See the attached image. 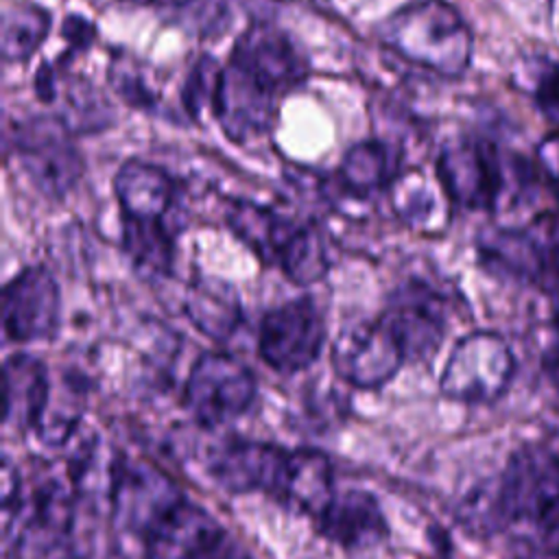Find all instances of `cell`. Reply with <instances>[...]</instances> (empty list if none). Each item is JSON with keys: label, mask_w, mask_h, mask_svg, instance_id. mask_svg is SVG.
Here are the masks:
<instances>
[{"label": "cell", "mask_w": 559, "mask_h": 559, "mask_svg": "<svg viewBox=\"0 0 559 559\" xmlns=\"http://www.w3.org/2000/svg\"><path fill=\"white\" fill-rule=\"evenodd\" d=\"M74 493L55 476L26 485L17 467L2 461L4 559H87L74 537Z\"/></svg>", "instance_id": "cell-1"}, {"label": "cell", "mask_w": 559, "mask_h": 559, "mask_svg": "<svg viewBox=\"0 0 559 559\" xmlns=\"http://www.w3.org/2000/svg\"><path fill=\"white\" fill-rule=\"evenodd\" d=\"M559 504V448L528 443L518 448L496 487L467 500L463 520L485 513L480 528H502L518 522L542 524Z\"/></svg>", "instance_id": "cell-2"}, {"label": "cell", "mask_w": 559, "mask_h": 559, "mask_svg": "<svg viewBox=\"0 0 559 559\" xmlns=\"http://www.w3.org/2000/svg\"><path fill=\"white\" fill-rule=\"evenodd\" d=\"M382 41L402 59L441 76H461L472 61V33L445 0H415L380 28Z\"/></svg>", "instance_id": "cell-3"}, {"label": "cell", "mask_w": 559, "mask_h": 559, "mask_svg": "<svg viewBox=\"0 0 559 559\" xmlns=\"http://www.w3.org/2000/svg\"><path fill=\"white\" fill-rule=\"evenodd\" d=\"M227 225L264 264L277 266L295 284L321 280L330 266L325 242L317 229L269 207L234 201L227 210Z\"/></svg>", "instance_id": "cell-4"}, {"label": "cell", "mask_w": 559, "mask_h": 559, "mask_svg": "<svg viewBox=\"0 0 559 559\" xmlns=\"http://www.w3.org/2000/svg\"><path fill=\"white\" fill-rule=\"evenodd\" d=\"M515 373L507 341L489 330H476L456 341L441 371L439 389L448 400L491 404L504 395Z\"/></svg>", "instance_id": "cell-5"}, {"label": "cell", "mask_w": 559, "mask_h": 559, "mask_svg": "<svg viewBox=\"0 0 559 559\" xmlns=\"http://www.w3.org/2000/svg\"><path fill=\"white\" fill-rule=\"evenodd\" d=\"M509 157L478 138L450 140L437 157V179L452 203L463 210L500 207L509 190Z\"/></svg>", "instance_id": "cell-6"}, {"label": "cell", "mask_w": 559, "mask_h": 559, "mask_svg": "<svg viewBox=\"0 0 559 559\" xmlns=\"http://www.w3.org/2000/svg\"><path fill=\"white\" fill-rule=\"evenodd\" d=\"M138 542L144 559H247L223 524L186 496L164 509Z\"/></svg>", "instance_id": "cell-7"}, {"label": "cell", "mask_w": 559, "mask_h": 559, "mask_svg": "<svg viewBox=\"0 0 559 559\" xmlns=\"http://www.w3.org/2000/svg\"><path fill=\"white\" fill-rule=\"evenodd\" d=\"M255 395L258 380L253 371L225 352L201 354L183 386L188 413L205 428H218L242 417Z\"/></svg>", "instance_id": "cell-8"}, {"label": "cell", "mask_w": 559, "mask_h": 559, "mask_svg": "<svg viewBox=\"0 0 559 559\" xmlns=\"http://www.w3.org/2000/svg\"><path fill=\"white\" fill-rule=\"evenodd\" d=\"M325 334V321L317 304L310 297H297L262 317L258 354L273 371L293 376L317 362Z\"/></svg>", "instance_id": "cell-9"}, {"label": "cell", "mask_w": 559, "mask_h": 559, "mask_svg": "<svg viewBox=\"0 0 559 559\" xmlns=\"http://www.w3.org/2000/svg\"><path fill=\"white\" fill-rule=\"evenodd\" d=\"M183 496L179 485L157 465L138 459H120L111 469L109 504L118 531L135 539L173 502Z\"/></svg>", "instance_id": "cell-10"}, {"label": "cell", "mask_w": 559, "mask_h": 559, "mask_svg": "<svg viewBox=\"0 0 559 559\" xmlns=\"http://www.w3.org/2000/svg\"><path fill=\"white\" fill-rule=\"evenodd\" d=\"M61 325L59 284L46 266H26L2 288V332L11 343H39Z\"/></svg>", "instance_id": "cell-11"}, {"label": "cell", "mask_w": 559, "mask_h": 559, "mask_svg": "<svg viewBox=\"0 0 559 559\" xmlns=\"http://www.w3.org/2000/svg\"><path fill=\"white\" fill-rule=\"evenodd\" d=\"M404 365L406 354L380 314L347 325L332 345L334 371L356 389H380Z\"/></svg>", "instance_id": "cell-12"}, {"label": "cell", "mask_w": 559, "mask_h": 559, "mask_svg": "<svg viewBox=\"0 0 559 559\" xmlns=\"http://www.w3.org/2000/svg\"><path fill=\"white\" fill-rule=\"evenodd\" d=\"M59 118H33L17 127L15 148L31 181L46 197H63L81 177L83 159Z\"/></svg>", "instance_id": "cell-13"}, {"label": "cell", "mask_w": 559, "mask_h": 559, "mask_svg": "<svg viewBox=\"0 0 559 559\" xmlns=\"http://www.w3.org/2000/svg\"><path fill=\"white\" fill-rule=\"evenodd\" d=\"M290 452L277 443L229 439L212 452L210 476L229 493H264L277 502L286 485Z\"/></svg>", "instance_id": "cell-14"}, {"label": "cell", "mask_w": 559, "mask_h": 559, "mask_svg": "<svg viewBox=\"0 0 559 559\" xmlns=\"http://www.w3.org/2000/svg\"><path fill=\"white\" fill-rule=\"evenodd\" d=\"M406 354V362L432 358L445 336V301L419 280L400 284L380 312Z\"/></svg>", "instance_id": "cell-15"}, {"label": "cell", "mask_w": 559, "mask_h": 559, "mask_svg": "<svg viewBox=\"0 0 559 559\" xmlns=\"http://www.w3.org/2000/svg\"><path fill=\"white\" fill-rule=\"evenodd\" d=\"M277 96L280 92L231 59L223 68L212 111L234 142H249L269 129Z\"/></svg>", "instance_id": "cell-16"}, {"label": "cell", "mask_w": 559, "mask_h": 559, "mask_svg": "<svg viewBox=\"0 0 559 559\" xmlns=\"http://www.w3.org/2000/svg\"><path fill=\"white\" fill-rule=\"evenodd\" d=\"M478 262L500 280L539 286L550 247L535 229L489 225L476 236Z\"/></svg>", "instance_id": "cell-17"}, {"label": "cell", "mask_w": 559, "mask_h": 559, "mask_svg": "<svg viewBox=\"0 0 559 559\" xmlns=\"http://www.w3.org/2000/svg\"><path fill=\"white\" fill-rule=\"evenodd\" d=\"M312 524L321 537L343 550H367L389 535L378 498L365 489L336 491Z\"/></svg>", "instance_id": "cell-18"}, {"label": "cell", "mask_w": 559, "mask_h": 559, "mask_svg": "<svg viewBox=\"0 0 559 559\" xmlns=\"http://www.w3.org/2000/svg\"><path fill=\"white\" fill-rule=\"evenodd\" d=\"M231 59L249 68L280 94L288 92L306 76V63L293 41L269 24L251 26L238 39Z\"/></svg>", "instance_id": "cell-19"}, {"label": "cell", "mask_w": 559, "mask_h": 559, "mask_svg": "<svg viewBox=\"0 0 559 559\" xmlns=\"http://www.w3.org/2000/svg\"><path fill=\"white\" fill-rule=\"evenodd\" d=\"M4 426L15 430H41L50 402L46 365L31 354H13L4 360Z\"/></svg>", "instance_id": "cell-20"}, {"label": "cell", "mask_w": 559, "mask_h": 559, "mask_svg": "<svg viewBox=\"0 0 559 559\" xmlns=\"http://www.w3.org/2000/svg\"><path fill=\"white\" fill-rule=\"evenodd\" d=\"M114 190L122 207V221L166 223L175 207V181L157 166L129 159L114 179Z\"/></svg>", "instance_id": "cell-21"}, {"label": "cell", "mask_w": 559, "mask_h": 559, "mask_svg": "<svg viewBox=\"0 0 559 559\" xmlns=\"http://www.w3.org/2000/svg\"><path fill=\"white\" fill-rule=\"evenodd\" d=\"M336 493L332 461L312 448H295L280 504L293 513L317 518Z\"/></svg>", "instance_id": "cell-22"}, {"label": "cell", "mask_w": 559, "mask_h": 559, "mask_svg": "<svg viewBox=\"0 0 559 559\" xmlns=\"http://www.w3.org/2000/svg\"><path fill=\"white\" fill-rule=\"evenodd\" d=\"M122 249L138 271L166 275L175 258V236L166 223L122 221Z\"/></svg>", "instance_id": "cell-23"}, {"label": "cell", "mask_w": 559, "mask_h": 559, "mask_svg": "<svg viewBox=\"0 0 559 559\" xmlns=\"http://www.w3.org/2000/svg\"><path fill=\"white\" fill-rule=\"evenodd\" d=\"M338 175L349 192L371 194L391 181L393 162L382 142L362 140L345 153Z\"/></svg>", "instance_id": "cell-24"}, {"label": "cell", "mask_w": 559, "mask_h": 559, "mask_svg": "<svg viewBox=\"0 0 559 559\" xmlns=\"http://www.w3.org/2000/svg\"><path fill=\"white\" fill-rule=\"evenodd\" d=\"M50 15L37 4H15L2 17L0 52L7 61H22L31 57L46 39Z\"/></svg>", "instance_id": "cell-25"}, {"label": "cell", "mask_w": 559, "mask_h": 559, "mask_svg": "<svg viewBox=\"0 0 559 559\" xmlns=\"http://www.w3.org/2000/svg\"><path fill=\"white\" fill-rule=\"evenodd\" d=\"M59 120L70 131H96L107 124L109 120V105L103 96L94 90L92 83L72 79L63 87V105L59 111Z\"/></svg>", "instance_id": "cell-26"}, {"label": "cell", "mask_w": 559, "mask_h": 559, "mask_svg": "<svg viewBox=\"0 0 559 559\" xmlns=\"http://www.w3.org/2000/svg\"><path fill=\"white\" fill-rule=\"evenodd\" d=\"M221 76H223V68H218V63L214 59L201 57L194 63V68L190 70V74L186 79L183 94H181L183 105L192 116H199L207 107L214 109Z\"/></svg>", "instance_id": "cell-27"}, {"label": "cell", "mask_w": 559, "mask_h": 559, "mask_svg": "<svg viewBox=\"0 0 559 559\" xmlns=\"http://www.w3.org/2000/svg\"><path fill=\"white\" fill-rule=\"evenodd\" d=\"M109 79H111V85L118 92V96H122L129 105L148 107L151 103H155V92L148 87L142 70L131 59L118 57L111 63Z\"/></svg>", "instance_id": "cell-28"}, {"label": "cell", "mask_w": 559, "mask_h": 559, "mask_svg": "<svg viewBox=\"0 0 559 559\" xmlns=\"http://www.w3.org/2000/svg\"><path fill=\"white\" fill-rule=\"evenodd\" d=\"M533 100L542 118L559 129V63L542 61L533 81Z\"/></svg>", "instance_id": "cell-29"}, {"label": "cell", "mask_w": 559, "mask_h": 559, "mask_svg": "<svg viewBox=\"0 0 559 559\" xmlns=\"http://www.w3.org/2000/svg\"><path fill=\"white\" fill-rule=\"evenodd\" d=\"M539 288L546 293V297L555 306V321H559V245L550 247L548 264H546V271L542 275Z\"/></svg>", "instance_id": "cell-30"}, {"label": "cell", "mask_w": 559, "mask_h": 559, "mask_svg": "<svg viewBox=\"0 0 559 559\" xmlns=\"http://www.w3.org/2000/svg\"><path fill=\"white\" fill-rule=\"evenodd\" d=\"M66 41H70L72 50H79V48H87L94 39V26L92 22H87L85 17L81 15H68L66 22H63V28H61Z\"/></svg>", "instance_id": "cell-31"}, {"label": "cell", "mask_w": 559, "mask_h": 559, "mask_svg": "<svg viewBox=\"0 0 559 559\" xmlns=\"http://www.w3.org/2000/svg\"><path fill=\"white\" fill-rule=\"evenodd\" d=\"M542 371L559 400V321H555V336L550 338L542 354Z\"/></svg>", "instance_id": "cell-32"}]
</instances>
